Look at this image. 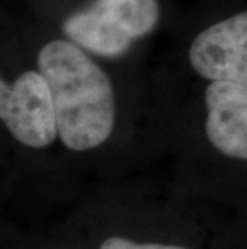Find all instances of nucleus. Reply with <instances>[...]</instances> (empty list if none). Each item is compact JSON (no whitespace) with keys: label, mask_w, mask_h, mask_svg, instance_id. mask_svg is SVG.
<instances>
[{"label":"nucleus","mask_w":247,"mask_h":249,"mask_svg":"<svg viewBox=\"0 0 247 249\" xmlns=\"http://www.w3.org/2000/svg\"><path fill=\"white\" fill-rule=\"evenodd\" d=\"M39 72L49 82L58 137L72 151H87L109 139L115 100L109 77L77 45L51 40L40 50Z\"/></svg>","instance_id":"nucleus-1"},{"label":"nucleus","mask_w":247,"mask_h":249,"mask_svg":"<svg viewBox=\"0 0 247 249\" xmlns=\"http://www.w3.org/2000/svg\"><path fill=\"white\" fill-rule=\"evenodd\" d=\"M157 0H95L63 23V33L79 47L101 56L125 53L159 23Z\"/></svg>","instance_id":"nucleus-2"},{"label":"nucleus","mask_w":247,"mask_h":249,"mask_svg":"<svg viewBox=\"0 0 247 249\" xmlns=\"http://www.w3.org/2000/svg\"><path fill=\"white\" fill-rule=\"evenodd\" d=\"M0 118L21 145L45 148L58 135L56 109L42 72L26 71L12 86L2 79Z\"/></svg>","instance_id":"nucleus-3"},{"label":"nucleus","mask_w":247,"mask_h":249,"mask_svg":"<svg viewBox=\"0 0 247 249\" xmlns=\"http://www.w3.org/2000/svg\"><path fill=\"white\" fill-rule=\"evenodd\" d=\"M188 58L193 70L210 82L247 86V10L198 34Z\"/></svg>","instance_id":"nucleus-4"},{"label":"nucleus","mask_w":247,"mask_h":249,"mask_svg":"<svg viewBox=\"0 0 247 249\" xmlns=\"http://www.w3.org/2000/svg\"><path fill=\"white\" fill-rule=\"evenodd\" d=\"M206 107L210 145L225 156L247 161V86L210 82Z\"/></svg>","instance_id":"nucleus-5"},{"label":"nucleus","mask_w":247,"mask_h":249,"mask_svg":"<svg viewBox=\"0 0 247 249\" xmlns=\"http://www.w3.org/2000/svg\"><path fill=\"white\" fill-rule=\"evenodd\" d=\"M99 249H188L177 245H159V243H135L127 238L111 236L101 243Z\"/></svg>","instance_id":"nucleus-6"}]
</instances>
